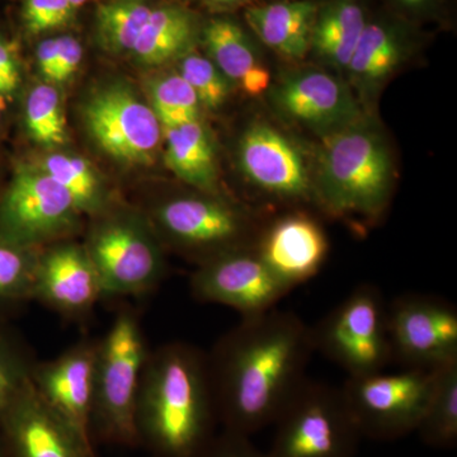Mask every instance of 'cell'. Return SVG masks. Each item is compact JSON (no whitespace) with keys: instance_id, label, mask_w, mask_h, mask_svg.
<instances>
[{"instance_id":"6da1fadb","label":"cell","mask_w":457,"mask_h":457,"mask_svg":"<svg viewBox=\"0 0 457 457\" xmlns=\"http://www.w3.org/2000/svg\"><path fill=\"white\" fill-rule=\"evenodd\" d=\"M314 352L312 327L294 312L242 318L207 356L221 429L252 437L272 426Z\"/></svg>"},{"instance_id":"7a4b0ae2","label":"cell","mask_w":457,"mask_h":457,"mask_svg":"<svg viewBox=\"0 0 457 457\" xmlns=\"http://www.w3.org/2000/svg\"><path fill=\"white\" fill-rule=\"evenodd\" d=\"M135 420L150 457L203 455L220 426L206 354L183 342L150 350Z\"/></svg>"},{"instance_id":"3957f363","label":"cell","mask_w":457,"mask_h":457,"mask_svg":"<svg viewBox=\"0 0 457 457\" xmlns=\"http://www.w3.org/2000/svg\"><path fill=\"white\" fill-rule=\"evenodd\" d=\"M317 164L312 191L328 212L369 221L384 212L392 195L393 163L378 132L360 120L329 132Z\"/></svg>"},{"instance_id":"277c9868","label":"cell","mask_w":457,"mask_h":457,"mask_svg":"<svg viewBox=\"0 0 457 457\" xmlns=\"http://www.w3.org/2000/svg\"><path fill=\"white\" fill-rule=\"evenodd\" d=\"M150 348L139 314L117 312L106 335L97 339L90 435L93 441L139 447L137 403Z\"/></svg>"},{"instance_id":"5b68a950","label":"cell","mask_w":457,"mask_h":457,"mask_svg":"<svg viewBox=\"0 0 457 457\" xmlns=\"http://www.w3.org/2000/svg\"><path fill=\"white\" fill-rule=\"evenodd\" d=\"M272 426L267 457H354L362 440L341 387L308 378Z\"/></svg>"},{"instance_id":"8992f818","label":"cell","mask_w":457,"mask_h":457,"mask_svg":"<svg viewBox=\"0 0 457 457\" xmlns=\"http://www.w3.org/2000/svg\"><path fill=\"white\" fill-rule=\"evenodd\" d=\"M387 303L380 288L362 284L312 327L315 352L348 376L384 371L392 360Z\"/></svg>"},{"instance_id":"52a82bcc","label":"cell","mask_w":457,"mask_h":457,"mask_svg":"<svg viewBox=\"0 0 457 457\" xmlns=\"http://www.w3.org/2000/svg\"><path fill=\"white\" fill-rule=\"evenodd\" d=\"M432 384L433 371L384 370L348 376L341 390L362 438L394 441L417 431Z\"/></svg>"},{"instance_id":"ba28073f","label":"cell","mask_w":457,"mask_h":457,"mask_svg":"<svg viewBox=\"0 0 457 457\" xmlns=\"http://www.w3.org/2000/svg\"><path fill=\"white\" fill-rule=\"evenodd\" d=\"M84 248L97 270L104 297L152 293L164 278L161 246L137 218L104 219L93 228Z\"/></svg>"},{"instance_id":"9c48e42d","label":"cell","mask_w":457,"mask_h":457,"mask_svg":"<svg viewBox=\"0 0 457 457\" xmlns=\"http://www.w3.org/2000/svg\"><path fill=\"white\" fill-rule=\"evenodd\" d=\"M392 360L403 369L435 371L457 361V312L440 297L409 294L387 303Z\"/></svg>"},{"instance_id":"30bf717a","label":"cell","mask_w":457,"mask_h":457,"mask_svg":"<svg viewBox=\"0 0 457 457\" xmlns=\"http://www.w3.org/2000/svg\"><path fill=\"white\" fill-rule=\"evenodd\" d=\"M80 213L71 195L49 174L22 170L0 198V237L38 248L77 228Z\"/></svg>"},{"instance_id":"8fae6325","label":"cell","mask_w":457,"mask_h":457,"mask_svg":"<svg viewBox=\"0 0 457 457\" xmlns=\"http://www.w3.org/2000/svg\"><path fill=\"white\" fill-rule=\"evenodd\" d=\"M189 287L198 302L228 306L242 318L272 311L293 290L267 267L254 246L236 249L200 264Z\"/></svg>"},{"instance_id":"7c38bea8","label":"cell","mask_w":457,"mask_h":457,"mask_svg":"<svg viewBox=\"0 0 457 457\" xmlns=\"http://www.w3.org/2000/svg\"><path fill=\"white\" fill-rule=\"evenodd\" d=\"M154 221L174 245L200 257V264L246 248L245 213L215 197L179 196L159 204Z\"/></svg>"},{"instance_id":"4fadbf2b","label":"cell","mask_w":457,"mask_h":457,"mask_svg":"<svg viewBox=\"0 0 457 457\" xmlns=\"http://www.w3.org/2000/svg\"><path fill=\"white\" fill-rule=\"evenodd\" d=\"M84 117L93 139L108 155L129 163H152L163 129L153 108L128 89L111 87L96 93Z\"/></svg>"},{"instance_id":"5bb4252c","label":"cell","mask_w":457,"mask_h":457,"mask_svg":"<svg viewBox=\"0 0 457 457\" xmlns=\"http://www.w3.org/2000/svg\"><path fill=\"white\" fill-rule=\"evenodd\" d=\"M8 457H97L84 437L44 402L31 381L0 423Z\"/></svg>"},{"instance_id":"9a60e30c","label":"cell","mask_w":457,"mask_h":457,"mask_svg":"<svg viewBox=\"0 0 457 457\" xmlns=\"http://www.w3.org/2000/svg\"><path fill=\"white\" fill-rule=\"evenodd\" d=\"M101 299V281L84 246L62 243L38 252L32 300L69 320H84Z\"/></svg>"},{"instance_id":"2e32d148","label":"cell","mask_w":457,"mask_h":457,"mask_svg":"<svg viewBox=\"0 0 457 457\" xmlns=\"http://www.w3.org/2000/svg\"><path fill=\"white\" fill-rule=\"evenodd\" d=\"M97 339H82L54 360L36 362L31 383L38 395L84 437L90 435Z\"/></svg>"},{"instance_id":"e0dca14e","label":"cell","mask_w":457,"mask_h":457,"mask_svg":"<svg viewBox=\"0 0 457 457\" xmlns=\"http://www.w3.org/2000/svg\"><path fill=\"white\" fill-rule=\"evenodd\" d=\"M239 158L249 182L270 196L285 200L315 197L302 154L276 129L263 123L248 129L240 140Z\"/></svg>"},{"instance_id":"ac0fdd59","label":"cell","mask_w":457,"mask_h":457,"mask_svg":"<svg viewBox=\"0 0 457 457\" xmlns=\"http://www.w3.org/2000/svg\"><path fill=\"white\" fill-rule=\"evenodd\" d=\"M273 99L286 116L328 134L360 120L348 87L335 75L314 69L288 75L273 89Z\"/></svg>"},{"instance_id":"d6986e66","label":"cell","mask_w":457,"mask_h":457,"mask_svg":"<svg viewBox=\"0 0 457 457\" xmlns=\"http://www.w3.org/2000/svg\"><path fill=\"white\" fill-rule=\"evenodd\" d=\"M254 248L275 276L294 288L320 270L328 240L314 219L293 213L273 222Z\"/></svg>"},{"instance_id":"ffe728a7","label":"cell","mask_w":457,"mask_h":457,"mask_svg":"<svg viewBox=\"0 0 457 457\" xmlns=\"http://www.w3.org/2000/svg\"><path fill=\"white\" fill-rule=\"evenodd\" d=\"M312 2H284L254 7L246 20L262 41L287 59H303L312 47V33L317 17Z\"/></svg>"},{"instance_id":"44dd1931","label":"cell","mask_w":457,"mask_h":457,"mask_svg":"<svg viewBox=\"0 0 457 457\" xmlns=\"http://www.w3.org/2000/svg\"><path fill=\"white\" fill-rule=\"evenodd\" d=\"M165 162L179 179L207 194L216 192V164L212 144L197 120L163 129Z\"/></svg>"},{"instance_id":"7402d4cb","label":"cell","mask_w":457,"mask_h":457,"mask_svg":"<svg viewBox=\"0 0 457 457\" xmlns=\"http://www.w3.org/2000/svg\"><path fill=\"white\" fill-rule=\"evenodd\" d=\"M366 21L353 0H337L315 17L312 47L321 59L337 68H348Z\"/></svg>"},{"instance_id":"603a6c76","label":"cell","mask_w":457,"mask_h":457,"mask_svg":"<svg viewBox=\"0 0 457 457\" xmlns=\"http://www.w3.org/2000/svg\"><path fill=\"white\" fill-rule=\"evenodd\" d=\"M416 433L433 449L456 446L457 361L433 371L431 394Z\"/></svg>"},{"instance_id":"cb8c5ba5","label":"cell","mask_w":457,"mask_h":457,"mask_svg":"<svg viewBox=\"0 0 457 457\" xmlns=\"http://www.w3.org/2000/svg\"><path fill=\"white\" fill-rule=\"evenodd\" d=\"M194 32L191 17L177 8L153 9L132 53L144 64H163L188 46Z\"/></svg>"},{"instance_id":"d4e9b609","label":"cell","mask_w":457,"mask_h":457,"mask_svg":"<svg viewBox=\"0 0 457 457\" xmlns=\"http://www.w3.org/2000/svg\"><path fill=\"white\" fill-rule=\"evenodd\" d=\"M403 51L402 41L393 29L366 23L347 69L354 79L371 86L386 79L398 68Z\"/></svg>"},{"instance_id":"484cf974","label":"cell","mask_w":457,"mask_h":457,"mask_svg":"<svg viewBox=\"0 0 457 457\" xmlns=\"http://www.w3.org/2000/svg\"><path fill=\"white\" fill-rule=\"evenodd\" d=\"M204 38L213 64L228 79L242 83L261 66L245 33L231 21H212L204 29Z\"/></svg>"},{"instance_id":"4316f807","label":"cell","mask_w":457,"mask_h":457,"mask_svg":"<svg viewBox=\"0 0 457 457\" xmlns=\"http://www.w3.org/2000/svg\"><path fill=\"white\" fill-rule=\"evenodd\" d=\"M37 248L0 237V318L3 312L32 302Z\"/></svg>"},{"instance_id":"83f0119b","label":"cell","mask_w":457,"mask_h":457,"mask_svg":"<svg viewBox=\"0 0 457 457\" xmlns=\"http://www.w3.org/2000/svg\"><path fill=\"white\" fill-rule=\"evenodd\" d=\"M153 9L143 0H114L98 8L97 29L104 49L112 53L134 50Z\"/></svg>"},{"instance_id":"f1b7e54d","label":"cell","mask_w":457,"mask_h":457,"mask_svg":"<svg viewBox=\"0 0 457 457\" xmlns=\"http://www.w3.org/2000/svg\"><path fill=\"white\" fill-rule=\"evenodd\" d=\"M36 362L22 337L0 318V423L31 381Z\"/></svg>"},{"instance_id":"f546056e","label":"cell","mask_w":457,"mask_h":457,"mask_svg":"<svg viewBox=\"0 0 457 457\" xmlns=\"http://www.w3.org/2000/svg\"><path fill=\"white\" fill-rule=\"evenodd\" d=\"M42 170L66 189L80 212L95 213L104 206L97 177L82 158L55 154L44 162Z\"/></svg>"},{"instance_id":"4dcf8cb0","label":"cell","mask_w":457,"mask_h":457,"mask_svg":"<svg viewBox=\"0 0 457 457\" xmlns=\"http://www.w3.org/2000/svg\"><path fill=\"white\" fill-rule=\"evenodd\" d=\"M26 125L32 139L42 145L56 146L65 143V117L54 87L41 84L29 92L26 104Z\"/></svg>"},{"instance_id":"1f68e13d","label":"cell","mask_w":457,"mask_h":457,"mask_svg":"<svg viewBox=\"0 0 457 457\" xmlns=\"http://www.w3.org/2000/svg\"><path fill=\"white\" fill-rule=\"evenodd\" d=\"M153 111L162 129L173 128L198 119L200 102L182 75L162 78L153 86Z\"/></svg>"},{"instance_id":"d6a6232c","label":"cell","mask_w":457,"mask_h":457,"mask_svg":"<svg viewBox=\"0 0 457 457\" xmlns=\"http://www.w3.org/2000/svg\"><path fill=\"white\" fill-rule=\"evenodd\" d=\"M179 74L196 93L203 106L216 110L227 101L228 78L219 71L212 60L201 55H188L180 64Z\"/></svg>"},{"instance_id":"836d02e7","label":"cell","mask_w":457,"mask_h":457,"mask_svg":"<svg viewBox=\"0 0 457 457\" xmlns=\"http://www.w3.org/2000/svg\"><path fill=\"white\" fill-rule=\"evenodd\" d=\"M73 9L69 0H27V29L32 33H41L64 26L71 20Z\"/></svg>"},{"instance_id":"e575fe53","label":"cell","mask_w":457,"mask_h":457,"mask_svg":"<svg viewBox=\"0 0 457 457\" xmlns=\"http://www.w3.org/2000/svg\"><path fill=\"white\" fill-rule=\"evenodd\" d=\"M200 457H267L254 446L248 436L225 431L216 433Z\"/></svg>"},{"instance_id":"d590c367","label":"cell","mask_w":457,"mask_h":457,"mask_svg":"<svg viewBox=\"0 0 457 457\" xmlns=\"http://www.w3.org/2000/svg\"><path fill=\"white\" fill-rule=\"evenodd\" d=\"M83 49L79 42L71 36L57 38V64L55 82L68 80L82 62Z\"/></svg>"},{"instance_id":"8d00e7d4","label":"cell","mask_w":457,"mask_h":457,"mask_svg":"<svg viewBox=\"0 0 457 457\" xmlns=\"http://www.w3.org/2000/svg\"><path fill=\"white\" fill-rule=\"evenodd\" d=\"M20 80L16 45L0 38V96L4 98L11 96Z\"/></svg>"},{"instance_id":"74e56055","label":"cell","mask_w":457,"mask_h":457,"mask_svg":"<svg viewBox=\"0 0 457 457\" xmlns=\"http://www.w3.org/2000/svg\"><path fill=\"white\" fill-rule=\"evenodd\" d=\"M37 62L42 75L51 82H55L57 38L41 42L37 49Z\"/></svg>"},{"instance_id":"f35d334b","label":"cell","mask_w":457,"mask_h":457,"mask_svg":"<svg viewBox=\"0 0 457 457\" xmlns=\"http://www.w3.org/2000/svg\"><path fill=\"white\" fill-rule=\"evenodd\" d=\"M270 80V71L261 65L246 75L243 82L240 83V86L248 95L260 96L264 90L269 89Z\"/></svg>"},{"instance_id":"ab89813d","label":"cell","mask_w":457,"mask_h":457,"mask_svg":"<svg viewBox=\"0 0 457 457\" xmlns=\"http://www.w3.org/2000/svg\"><path fill=\"white\" fill-rule=\"evenodd\" d=\"M88 2V0H69L73 7H79V5L84 4V3Z\"/></svg>"},{"instance_id":"60d3db41","label":"cell","mask_w":457,"mask_h":457,"mask_svg":"<svg viewBox=\"0 0 457 457\" xmlns=\"http://www.w3.org/2000/svg\"><path fill=\"white\" fill-rule=\"evenodd\" d=\"M0 457H8L7 451H5L4 445H3L2 438H0Z\"/></svg>"},{"instance_id":"b9f144b4","label":"cell","mask_w":457,"mask_h":457,"mask_svg":"<svg viewBox=\"0 0 457 457\" xmlns=\"http://www.w3.org/2000/svg\"><path fill=\"white\" fill-rule=\"evenodd\" d=\"M4 97H2V96H0V117H2L3 110H4Z\"/></svg>"},{"instance_id":"7bdbcfd3","label":"cell","mask_w":457,"mask_h":457,"mask_svg":"<svg viewBox=\"0 0 457 457\" xmlns=\"http://www.w3.org/2000/svg\"><path fill=\"white\" fill-rule=\"evenodd\" d=\"M403 2L409 3V4H416V3L422 2V0H403Z\"/></svg>"},{"instance_id":"ee69618b","label":"cell","mask_w":457,"mask_h":457,"mask_svg":"<svg viewBox=\"0 0 457 457\" xmlns=\"http://www.w3.org/2000/svg\"><path fill=\"white\" fill-rule=\"evenodd\" d=\"M212 2H215V3H233V2H236V0H212Z\"/></svg>"}]
</instances>
